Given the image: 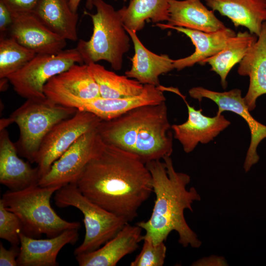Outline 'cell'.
Wrapping results in <instances>:
<instances>
[{"label": "cell", "mask_w": 266, "mask_h": 266, "mask_svg": "<svg viewBox=\"0 0 266 266\" xmlns=\"http://www.w3.org/2000/svg\"><path fill=\"white\" fill-rule=\"evenodd\" d=\"M76 184L91 201L128 222L153 192L146 164L101 139Z\"/></svg>", "instance_id": "obj_1"}, {"label": "cell", "mask_w": 266, "mask_h": 266, "mask_svg": "<svg viewBox=\"0 0 266 266\" xmlns=\"http://www.w3.org/2000/svg\"><path fill=\"white\" fill-rule=\"evenodd\" d=\"M163 160L164 162L159 160L146 164L152 176L155 200L150 218L136 224L145 232L141 239L150 237L157 244L165 242L169 233L175 231L180 244L198 248L201 242L187 224L184 211L193 212L192 204L200 201L201 197L194 187L187 188L190 176L176 171L170 157Z\"/></svg>", "instance_id": "obj_2"}, {"label": "cell", "mask_w": 266, "mask_h": 266, "mask_svg": "<svg viewBox=\"0 0 266 266\" xmlns=\"http://www.w3.org/2000/svg\"><path fill=\"white\" fill-rule=\"evenodd\" d=\"M170 128L164 101L134 108L110 120H101L97 130L104 142L134 154L146 164L170 157Z\"/></svg>", "instance_id": "obj_3"}, {"label": "cell", "mask_w": 266, "mask_h": 266, "mask_svg": "<svg viewBox=\"0 0 266 266\" xmlns=\"http://www.w3.org/2000/svg\"><path fill=\"white\" fill-rule=\"evenodd\" d=\"M62 187L37 184L18 191L9 190L0 200L7 210L18 217L25 235L35 238L45 234L53 237L66 230H79L81 227L78 222L62 218L51 205L52 195Z\"/></svg>", "instance_id": "obj_4"}, {"label": "cell", "mask_w": 266, "mask_h": 266, "mask_svg": "<svg viewBox=\"0 0 266 266\" xmlns=\"http://www.w3.org/2000/svg\"><path fill=\"white\" fill-rule=\"evenodd\" d=\"M93 5L95 13L84 12L92 19V35L89 40L80 39L76 48L85 64L104 60L120 70L123 56L130 49V36L118 10L103 0H93Z\"/></svg>", "instance_id": "obj_5"}, {"label": "cell", "mask_w": 266, "mask_h": 266, "mask_svg": "<svg viewBox=\"0 0 266 266\" xmlns=\"http://www.w3.org/2000/svg\"><path fill=\"white\" fill-rule=\"evenodd\" d=\"M77 110L47 97L27 99L8 118L0 120V129L15 123L20 130L19 138L15 144L18 153L30 163H35L40 145L49 132L58 123L73 116Z\"/></svg>", "instance_id": "obj_6"}, {"label": "cell", "mask_w": 266, "mask_h": 266, "mask_svg": "<svg viewBox=\"0 0 266 266\" xmlns=\"http://www.w3.org/2000/svg\"><path fill=\"white\" fill-rule=\"evenodd\" d=\"M54 200L59 207L73 206L83 214L85 234L82 244L74 251L75 256L99 249L129 223L91 201L76 183L62 187L55 192Z\"/></svg>", "instance_id": "obj_7"}, {"label": "cell", "mask_w": 266, "mask_h": 266, "mask_svg": "<svg viewBox=\"0 0 266 266\" xmlns=\"http://www.w3.org/2000/svg\"><path fill=\"white\" fill-rule=\"evenodd\" d=\"M83 59L75 48L52 54H36L22 68L6 78L14 90L27 99L46 97L44 87L54 76L76 64H83Z\"/></svg>", "instance_id": "obj_8"}, {"label": "cell", "mask_w": 266, "mask_h": 266, "mask_svg": "<svg viewBox=\"0 0 266 266\" xmlns=\"http://www.w3.org/2000/svg\"><path fill=\"white\" fill-rule=\"evenodd\" d=\"M101 120L93 113L77 110L73 116L55 125L43 140L35 160L40 178L74 142L96 129Z\"/></svg>", "instance_id": "obj_9"}, {"label": "cell", "mask_w": 266, "mask_h": 266, "mask_svg": "<svg viewBox=\"0 0 266 266\" xmlns=\"http://www.w3.org/2000/svg\"><path fill=\"white\" fill-rule=\"evenodd\" d=\"M54 100L60 104L93 113L103 121H108L139 106L162 103L166 98L158 86L144 84L142 92L134 97L108 99L101 97L84 99L71 94L58 92Z\"/></svg>", "instance_id": "obj_10"}, {"label": "cell", "mask_w": 266, "mask_h": 266, "mask_svg": "<svg viewBox=\"0 0 266 266\" xmlns=\"http://www.w3.org/2000/svg\"><path fill=\"white\" fill-rule=\"evenodd\" d=\"M101 138L97 128L81 135L40 179L42 187L76 183L97 149Z\"/></svg>", "instance_id": "obj_11"}, {"label": "cell", "mask_w": 266, "mask_h": 266, "mask_svg": "<svg viewBox=\"0 0 266 266\" xmlns=\"http://www.w3.org/2000/svg\"><path fill=\"white\" fill-rule=\"evenodd\" d=\"M189 94L191 97L198 100L200 102L204 98L213 101L218 107L217 115L229 111L238 114L245 120L251 133V141L243 166L245 172L248 171L259 160L257 149L261 141L266 138V126L259 122L250 114L241 96V90L234 89L219 92L196 87L191 88Z\"/></svg>", "instance_id": "obj_12"}, {"label": "cell", "mask_w": 266, "mask_h": 266, "mask_svg": "<svg viewBox=\"0 0 266 266\" xmlns=\"http://www.w3.org/2000/svg\"><path fill=\"white\" fill-rule=\"evenodd\" d=\"M9 36L36 54H56L64 50L66 40L48 29L32 12L13 13Z\"/></svg>", "instance_id": "obj_13"}, {"label": "cell", "mask_w": 266, "mask_h": 266, "mask_svg": "<svg viewBox=\"0 0 266 266\" xmlns=\"http://www.w3.org/2000/svg\"><path fill=\"white\" fill-rule=\"evenodd\" d=\"M178 94L186 104L188 117L183 124L172 125L171 129L174 137L180 142L186 153L193 151L199 142L205 144L212 140L231 124L222 114L213 117L204 115L201 109L196 110L179 92Z\"/></svg>", "instance_id": "obj_14"}, {"label": "cell", "mask_w": 266, "mask_h": 266, "mask_svg": "<svg viewBox=\"0 0 266 266\" xmlns=\"http://www.w3.org/2000/svg\"><path fill=\"white\" fill-rule=\"evenodd\" d=\"M15 144L5 129L0 130V183L18 191L38 184L39 169L19 158Z\"/></svg>", "instance_id": "obj_15"}, {"label": "cell", "mask_w": 266, "mask_h": 266, "mask_svg": "<svg viewBox=\"0 0 266 266\" xmlns=\"http://www.w3.org/2000/svg\"><path fill=\"white\" fill-rule=\"evenodd\" d=\"M77 229L66 230L47 239H37L19 234L20 251L17 259L20 266H57V257L66 244H74L78 239Z\"/></svg>", "instance_id": "obj_16"}, {"label": "cell", "mask_w": 266, "mask_h": 266, "mask_svg": "<svg viewBox=\"0 0 266 266\" xmlns=\"http://www.w3.org/2000/svg\"><path fill=\"white\" fill-rule=\"evenodd\" d=\"M142 229L127 223L112 238L99 249L75 256L80 266H115L135 251L141 241Z\"/></svg>", "instance_id": "obj_17"}, {"label": "cell", "mask_w": 266, "mask_h": 266, "mask_svg": "<svg viewBox=\"0 0 266 266\" xmlns=\"http://www.w3.org/2000/svg\"><path fill=\"white\" fill-rule=\"evenodd\" d=\"M169 19L167 24L157 23L156 26L168 29L180 27L206 33H213L227 27L209 10L200 0H168Z\"/></svg>", "instance_id": "obj_18"}, {"label": "cell", "mask_w": 266, "mask_h": 266, "mask_svg": "<svg viewBox=\"0 0 266 266\" xmlns=\"http://www.w3.org/2000/svg\"><path fill=\"white\" fill-rule=\"evenodd\" d=\"M237 72L250 79L248 91L243 98L248 110H253L257 99L266 94V21L256 43L239 63Z\"/></svg>", "instance_id": "obj_19"}, {"label": "cell", "mask_w": 266, "mask_h": 266, "mask_svg": "<svg viewBox=\"0 0 266 266\" xmlns=\"http://www.w3.org/2000/svg\"><path fill=\"white\" fill-rule=\"evenodd\" d=\"M125 27L134 46V54L131 59L132 66L125 72L129 78H133L141 84L160 85L159 76L174 69L173 60L167 55H159L146 48L138 38L136 32Z\"/></svg>", "instance_id": "obj_20"}, {"label": "cell", "mask_w": 266, "mask_h": 266, "mask_svg": "<svg viewBox=\"0 0 266 266\" xmlns=\"http://www.w3.org/2000/svg\"><path fill=\"white\" fill-rule=\"evenodd\" d=\"M213 11L229 18L235 27L243 26L258 36L266 21V0H204Z\"/></svg>", "instance_id": "obj_21"}, {"label": "cell", "mask_w": 266, "mask_h": 266, "mask_svg": "<svg viewBox=\"0 0 266 266\" xmlns=\"http://www.w3.org/2000/svg\"><path fill=\"white\" fill-rule=\"evenodd\" d=\"M168 29L186 34L195 47V52L189 56L173 60L174 68L178 70L192 66L196 63L200 64L204 59L217 54L227 47L236 35L233 30L228 28L213 33L175 26Z\"/></svg>", "instance_id": "obj_22"}, {"label": "cell", "mask_w": 266, "mask_h": 266, "mask_svg": "<svg viewBox=\"0 0 266 266\" xmlns=\"http://www.w3.org/2000/svg\"><path fill=\"white\" fill-rule=\"evenodd\" d=\"M32 12L51 31L71 41L77 40L78 14L69 0H39Z\"/></svg>", "instance_id": "obj_23"}, {"label": "cell", "mask_w": 266, "mask_h": 266, "mask_svg": "<svg viewBox=\"0 0 266 266\" xmlns=\"http://www.w3.org/2000/svg\"><path fill=\"white\" fill-rule=\"evenodd\" d=\"M46 91L66 93L84 99L100 97L98 85L85 64H76L51 78L44 86Z\"/></svg>", "instance_id": "obj_24"}, {"label": "cell", "mask_w": 266, "mask_h": 266, "mask_svg": "<svg viewBox=\"0 0 266 266\" xmlns=\"http://www.w3.org/2000/svg\"><path fill=\"white\" fill-rule=\"evenodd\" d=\"M257 39V35L248 32H239L227 47L215 55L204 59L200 64H209L211 70L219 75L222 86L225 88L229 72L246 56Z\"/></svg>", "instance_id": "obj_25"}, {"label": "cell", "mask_w": 266, "mask_h": 266, "mask_svg": "<svg viewBox=\"0 0 266 266\" xmlns=\"http://www.w3.org/2000/svg\"><path fill=\"white\" fill-rule=\"evenodd\" d=\"M168 0H131L128 6L118 10L124 26L137 32L145 22L158 23L169 19Z\"/></svg>", "instance_id": "obj_26"}, {"label": "cell", "mask_w": 266, "mask_h": 266, "mask_svg": "<svg viewBox=\"0 0 266 266\" xmlns=\"http://www.w3.org/2000/svg\"><path fill=\"white\" fill-rule=\"evenodd\" d=\"M88 69L97 83L100 97L119 99L134 97L140 94L144 85L127 76L119 75L107 70L97 63H90Z\"/></svg>", "instance_id": "obj_27"}, {"label": "cell", "mask_w": 266, "mask_h": 266, "mask_svg": "<svg viewBox=\"0 0 266 266\" xmlns=\"http://www.w3.org/2000/svg\"><path fill=\"white\" fill-rule=\"evenodd\" d=\"M35 55L12 37H0V78L17 71Z\"/></svg>", "instance_id": "obj_28"}, {"label": "cell", "mask_w": 266, "mask_h": 266, "mask_svg": "<svg viewBox=\"0 0 266 266\" xmlns=\"http://www.w3.org/2000/svg\"><path fill=\"white\" fill-rule=\"evenodd\" d=\"M140 252L132 261L131 266H162L166 257V247L164 242L154 244L150 237H144Z\"/></svg>", "instance_id": "obj_29"}, {"label": "cell", "mask_w": 266, "mask_h": 266, "mask_svg": "<svg viewBox=\"0 0 266 266\" xmlns=\"http://www.w3.org/2000/svg\"><path fill=\"white\" fill-rule=\"evenodd\" d=\"M22 232V225L18 217L7 210L0 200V238L12 245L20 244L19 234Z\"/></svg>", "instance_id": "obj_30"}, {"label": "cell", "mask_w": 266, "mask_h": 266, "mask_svg": "<svg viewBox=\"0 0 266 266\" xmlns=\"http://www.w3.org/2000/svg\"><path fill=\"white\" fill-rule=\"evenodd\" d=\"M13 13L32 12L39 0H0Z\"/></svg>", "instance_id": "obj_31"}, {"label": "cell", "mask_w": 266, "mask_h": 266, "mask_svg": "<svg viewBox=\"0 0 266 266\" xmlns=\"http://www.w3.org/2000/svg\"><path fill=\"white\" fill-rule=\"evenodd\" d=\"M20 248L18 246L12 245L9 249H6L2 244H0V266H18L17 259L19 255Z\"/></svg>", "instance_id": "obj_32"}, {"label": "cell", "mask_w": 266, "mask_h": 266, "mask_svg": "<svg viewBox=\"0 0 266 266\" xmlns=\"http://www.w3.org/2000/svg\"><path fill=\"white\" fill-rule=\"evenodd\" d=\"M12 21V12L0 0V37L6 36Z\"/></svg>", "instance_id": "obj_33"}, {"label": "cell", "mask_w": 266, "mask_h": 266, "mask_svg": "<svg viewBox=\"0 0 266 266\" xmlns=\"http://www.w3.org/2000/svg\"><path fill=\"white\" fill-rule=\"evenodd\" d=\"M221 257H212L210 258H204L200 260H198L197 261L195 262L193 264V266H203V265L208 262H210V263H209L208 265L210 266V264H211V265H214L213 264H215V265L217 266H222V264L223 266L225 264V261L221 259Z\"/></svg>", "instance_id": "obj_34"}, {"label": "cell", "mask_w": 266, "mask_h": 266, "mask_svg": "<svg viewBox=\"0 0 266 266\" xmlns=\"http://www.w3.org/2000/svg\"><path fill=\"white\" fill-rule=\"evenodd\" d=\"M81 1V0H69V5L73 12H77ZM86 6L89 10H91L94 7L93 0H86Z\"/></svg>", "instance_id": "obj_35"}, {"label": "cell", "mask_w": 266, "mask_h": 266, "mask_svg": "<svg viewBox=\"0 0 266 266\" xmlns=\"http://www.w3.org/2000/svg\"><path fill=\"white\" fill-rule=\"evenodd\" d=\"M9 81L7 78H0V91H3L6 89L7 82Z\"/></svg>", "instance_id": "obj_36"}, {"label": "cell", "mask_w": 266, "mask_h": 266, "mask_svg": "<svg viewBox=\"0 0 266 266\" xmlns=\"http://www.w3.org/2000/svg\"><path fill=\"white\" fill-rule=\"evenodd\" d=\"M124 1H126L127 0H123Z\"/></svg>", "instance_id": "obj_37"}]
</instances>
